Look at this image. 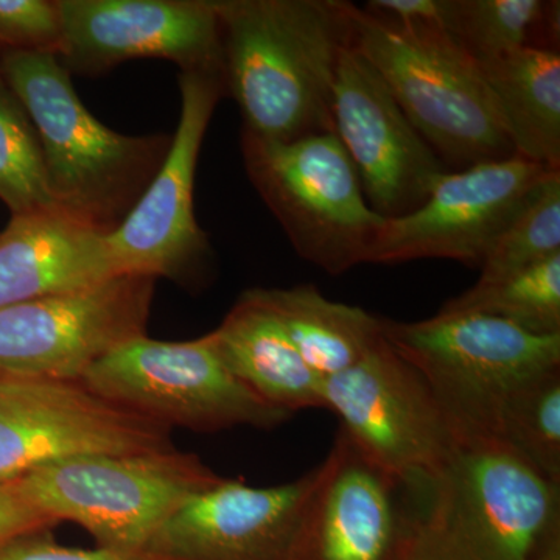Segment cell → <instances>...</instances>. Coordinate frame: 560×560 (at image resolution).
<instances>
[{
	"instance_id": "obj_17",
	"label": "cell",
	"mask_w": 560,
	"mask_h": 560,
	"mask_svg": "<svg viewBox=\"0 0 560 560\" xmlns=\"http://www.w3.org/2000/svg\"><path fill=\"white\" fill-rule=\"evenodd\" d=\"M315 470L271 488L223 478L173 512L140 560H289Z\"/></svg>"
},
{
	"instance_id": "obj_28",
	"label": "cell",
	"mask_w": 560,
	"mask_h": 560,
	"mask_svg": "<svg viewBox=\"0 0 560 560\" xmlns=\"http://www.w3.org/2000/svg\"><path fill=\"white\" fill-rule=\"evenodd\" d=\"M0 560H140L117 552L94 548L65 547L51 536L50 529L33 530L0 544Z\"/></svg>"
},
{
	"instance_id": "obj_25",
	"label": "cell",
	"mask_w": 560,
	"mask_h": 560,
	"mask_svg": "<svg viewBox=\"0 0 560 560\" xmlns=\"http://www.w3.org/2000/svg\"><path fill=\"white\" fill-rule=\"evenodd\" d=\"M497 438L560 486V370L530 378L508 397Z\"/></svg>"
},
{
	"instance_id": "obj_2",
	"label": "cell",
	"mask_w": 560,
	"mask_h": 560,
	"mask_svg": "<svg viewBox=\"0 0 560 560\" xmlns=\"http://www.w3.org/2000/svg\"><path fill=\"white\" fill-rule=\"evenodd\" d=\"M422 489L405 560H539L560 541V486L500 438H459Z\"/></svg>"
},
{
	"instance_id": "obj_15",
	"label": "cell",
	"mask_w": 560,
	"mask_h": 560,
	"mask_svg": "<svg viewBox=\"0 0 560 560\" xmlns=\"http://www.w3.org/2000/svg\"><path fill=\"white\" fill-rule=\"evenodd\" d=\"M334 128L355 165L364 197L383 219L420 208L447 165L401 110L371 62L350 46L331 95Z\"/></svg>"
},
{
	"instance_id": "obj_5",
	"label": "cell",
	"mask_w": 560,
	"mask_h": 560,
	"mask_svg": "<svg viewBox=\"0 0 560 560\" xmlns=\"http://www.w3.org/2000/svg\"><path fill=\"white\" fill-rule=\"evenodd\" d=\"M221 480L197 455L173 448L73 456L16 481L25 499L54 525L77 523L97 548L139 559L173 512Z\"/></svg>"
},
{
	"instance_id": "obj_6",
	"label": "cell",
	"mask_w": 560,
	"mask_h": 560,
	"mask_svg": "<svg viewBox=\"0 0 560 560\" xmlns=\"http://www.w3.org/2000/svg\"><path fill=\"white\" fill-rule=\"evenodd\" d=\"M383 320V335L422 375L458 438L497 436L504 401L523 383L560 370V335L540 337L480 313Z\"/></svg>"
},
{
	"instance_id": "obj_22",
	"label": "cell",
	"mask_w": 560,
	"mask_h": 560,
	"mask_svg": "<svg viewBox=\"0 0 560 560\" xmlns=\"http://www.w3.org/2000/svg\"><path fill=\"white\" fill-rule=\"evenodd\" d=\"M442 28L478 61L518 47L555 49L559 2L444 0Z\"/></svg>"
},
{
	"instance_id": "obj_19",
	"label": "cell",
	"mask_w": 560,
	"mask_h": 560,
	"mask_svg": "<svg viewBox=\"0 0 560 560\" xmlns=\"http://www.w3.org/2000/svg\"><path fill=\"white\" fill-rule=\"evenodd\" d=\"M208 335L228 370L272 407L290 415L324 408V378L302 360L278 318L249 290Z\"/></svg>"
},
{
	"instance_id": "obj_26",
	"label": "cell",
	"mask_w": 560,
	"mask_h": 560,
	"mask_svg": "<svg viewBox=\"0 0 560 560\" xmlns=\"http://www.w3.org/2000/svg\"><path fill=\"white\" fill-rule=\"evenodd\" d=\"M560 254V171L551 172L482 261L477 283L499 282Z\"/></svg>"
},
{
	"instance_id": "obj_24",
	"label": "cell",
	"mask_w": 560,
	"mask_h": 560,
	"mask_svg": "<svg viewBox=\"0 0 560 560\" xmlns=\"http://www.w3.org/2000/svg\"><path fill=\"white\" fill-rule=\"evenodd\" d=\"M0 200L11 217L62 212L49 189L38 131L3 77L0 75Z\"/></svg>"
},
{
	"instance_id": "obj_8",
	"label": "cell",
	"mask_w": 560,
	"mask_h": 560,
	"mask_svg": "<svg viewBox=\"0 0 560 560\" xmlns=\"http://www.w3.org/2000/svg\"><path fill=\"white\" fill-rule=\"evenodd\" d=\"M92 393L125 410L198 433L254 427L272 430L291 418L238 381L209 335L191 341L132 338L81 377Z\"/></svg>"
},
{
	"instance_id": "obj_12",
	"label": "cell",
	"mask_w": 560,
	"mask_h": 560,
	"mask_svg": "<svg viewBox=\"0 0 560 560\" xmlns=\"http://www.w3.org/2000/svg\"><path fill=\"white\" fill-rule=\"evenodd\" d=\"M171 430L79 381L0 374V481L73 456L173 451Z\"/></svg>"
},
{
	"instance_id": "obj_30",
	"label": "cell",
	"mask_w": 560,
	"mask_h": 560,
	"mask_svg": "<svg viewBox=\"0 0 560 560\" xmlns=\"http://www.w3.org/2000/svg\"><path fill=\"white\" fill-rule=\"evenodd\" d=\"M539 560H560V541L548 548Z\"/></svg>"
},
{
	"instance_id": "obj_18",
	"label": "cell",
	"mask_w": 560,
	"mask_h": 560,
	"mask_svg": "<svg viewBox=\"0 0 560 560\" xmlns=\"http://www.w3.org/2000/svg\"><path fill=\"white\" fill-rule=\"evenodd\" d=\"M119 276L108 235L65 212L11 217L0 232V308Z\"/></svg>"
},
{
	"instance_id": "obj_3",
	"label": "cell",
	"mask_w": 560,
	"mask_h": 560,
	"mask_svg": "<svg viewBox=\"0 0 560 560\" xmlns=\"http://www.w3.org/2000/svg\"><path fill=\"white\" fill-rule=\"evenodd\" d=\"M0 75L38 131L57 208L113 234L160 172L173 136L109 130L80 101L57 54L2 51Z\"/></svg>"
},
{
	"instance_id": "obj_29",
	"label": "cell",
	"mask_w": 560,
	"mask_h": 560,
	"mask_svg": "<svg viewBox=\"0 0 560 560\" xmlns=\"http://www.w3.org/2000/svg\"><path fill=\"white\" fill-rule=\"evenodd\" d=\"M51 526L54 523L25 499L16 480L0 481V544Z\"/></svg>"
},
{
	"instance_id": "obj_27",
	"label": "cell",
	"mask_w": 560,
	"mask_h": 560,
	"mask_svg": "<svg viewBox=\"0 0 560 560\" xmlns=\"http://www.w3.org/2000/svg\"><path fill=\"white\" fill-rule=\"evenodd\" d=\"M61 44L57 0H0V54L50 51Z\"/></svg>"
},
{
	"instance_id": "obj_14",
	"label": "cell",
	"mask_w": 560,
	"mask_h": 560,
	"mask_svg": "<svg viewBox=\"0 0 560 560\" xmlns=\"http://www.w3.org/2000/svg\"><path fill=\"white\" fill-rule=\"evenodd\" d=\"M58 57L70 73L97 77L125 61L160 58L180 72L223 73L215 0H57Z\"/></svg>"
},
{
	"instance_id": "obj_23",
	"label": "cell",
	"mask_w": 560,
	"mask_h": 560,
	"mask_svg": "<svg viewBox=\"0 0 560 560\" xmlns=\"http://www.w3.org/2000/svg\"><path fill=\"white\" fill-rule=\"evenodd\" d=\"M440 312L480 313L540 337L560 335V254L499 282L475 283Z\"/></svg>"
},
{
	"instance_id": "obj_21",
	"label": "cell",
	"mask_w": 560,
	"mask_h": 560,
	"mask_svg": "<svg viewBox=\"0 0 560 560\" xmlns=\"http://www.w3.org/2000/svg\"><path fill=\"white\" fill-rule=\"evenodd\" d=\"M249 291L278 318L302 360L319 377L359 363L385 337L382 318L327 300L315 285Z\"/></svg>"
},
{
	"instance_id": "obj_10",
	"label": "cell",
	"mask_w": 560,
	"mask_h": 560,
	"mask_svg": "<svg viewBox=\"0 0 560 560\" xmlns=\"http://www.w3.org/2000/svg\"><path fill=\"white\" fill-rule=\"evenodd\" d=\"M323 401L361 455L404 486L427 485L459 440L422 375L385 337L359 363L324 378Z\"/></svg>"
},
{
	"instance_id": "obj_16",
	"label": "cell",
	"mask_w": 560,
	"mask_h": 560,
	"mask_svg": "<svg viewBox=\"0 0 560 560\" xmlns=\"http://www.w3.org/2000/svg\"><path fill=\"white\" fill-rule=\"evenodd\" d=\"M289 560H405L408 518L400 481L340 433L315 467Z\"/></svg>"
},
{
	"instance_id": "obj_11",
	"label": "cell",
	"mask_w": 560,
	"mask_h": 560,
	"mask_svg": "<svg viewBox=\"0 0 560 560\" xmlns=\"http://www.w3.org/2000/svg\"><path fill=\"white\" fill-rule=\"evenodd\" d=\"M154 285L119 275L0 308V374L80 382L110 350L145 335Z\"/></svg>"
},
{
	"instance_id": "obj_13",
	"label": "cell",
	"mask_w": 560,
	"mask_h": 560,
	"mask_svg": "<svg viewBox=\"0 0 560 560\" xmlns=\"http://www.w3.org/2000/svg\"><path fill=\"white\" fill-rule=\"evenodd\" d=\"M551 172L517 154L448 171L420 208L385 220L366 264L445 259L480 270L501 232Z\"/></svg>"
},
{
	"instance_id": "obj_1",
	"label": "cell",
	"mask_w": 560,
	"mask_h": 560,
	"mask_svg": "<svg viewBox=\"0 0 560 560\" xmlns=\"http://www.w3.org/2000/svg\"><path fill=\"white\" fill-rule=\"evenodd\" d=\"M224 90L243 132L293 140L335 131L331 95L352 46V3L345 0H215Z\"/></svg>"
},
{
	"instance_id": "obj_4",
	"label": "cell",
	"mask_w": 560,
	"mask_h": 560,
	"mask_svg": "<svg viewBox=\"0 0 560 560\" xmlns=\"http://www.w3.org/2000/svg\"><path fill=\"white\" fill-rule=\"evenodd\" d=\"M352 46L371 62L445 165L515 156L480 62L433 24H401L350 9Z\"/></svg>"
},
{
	"instance_id": "obj_7",
	"label": "cell",
	"mask_w": 560,
	"mask_h": 560,
	"mask_svg": "<svg viewBox=\"0 0 560 560\" xmlns=\"http://www.w3.org/2000/svg\"><path fill=\"white\" fill-rule=\"evenodd\" d=\"M250 184L302 259L340 276L366 264L385 220L364 197L337 132L265 140L242 131Z\"/></svg>"
},
{
	"instance_id": "obj_20",
	"label": "cell",
	"mask_w": 560,
	"mask_h": 560,
	"mask_svg": "<svg viewBox=\"0 0 560 560\" xmlns=\"http://www.w3.org/2000/svg\"><path fill=\"white\" fill-rule=\"evenodd\" d=\"M478 62L515 154L560 171L559 51L526 46Z\"/></svg>"
},
{
	"instance_id": "obj_9",
	"label": "cell",
	"mask_w": 560,
	"mask_h": 560,
	"mask_svg": "<svg viewBox=\"0 0 560 560\" xmlns=\"http://www.w3.org/2000/svg\"><path fill=\"white\" fill-rule=\"evenodd\" d=\"M180 113L164 164L136 208L108 235L117 275L201 285L213 254L195 219L194 189L206 131L224 90L223 73L179 72Z\"/></svg>"
}]
</instances>
